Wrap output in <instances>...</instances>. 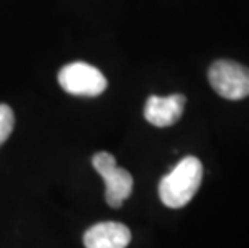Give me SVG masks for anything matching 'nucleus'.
I'll use <instances>...</instances> for the list:
<instances>
[{
	"mask_svg": "<svg viewBox=\"0 0 249 248\" xmlns=\"http://www.w3.org/2000/svg\"><path fill=\"white\" fill-rule=\"evenodd\" d=\"M203 181V165L196 156H185L160 182V198L167 208H183L193 200Z\"/></svg>",
	"mask_w": 249,
	"mask_h": 248,
	"instance_id": "nucleus-1",
	"label": "nucleus"
},
{
	"mask_svg": "<svg viewBox=\"0 0 249 248\" xmlns=\"http://www.w3.org/2000/svg\"><path fill=\"white\" fill-rule=\"evenodd\" d=\"M92 165L107 184V191H105L107 203L111 208H121V205L130 197L132 189H134L132 174L116 165V158L108 152L95 153Z\"/></svg>",
	"mask_w": 249,
	"mask_h": 248,
	"instance_id": "nucleus-2",
	"label": "nucleus"
},
{
	"mask_svg": "<svg viewBox=\"0 0 249 248\" xmlns=\"http://www.w3.org/2000/svg\"><path fill=\"white\" fill-rule=\"evenodd\" d=\"M58 82L63 91L77 97H98L108 86L103 73L84 61H74L63 66L58 75Z\"/></svg>",
	"mask_w": 249,
	"mask_h": 248,
	"instance_id": "nucleus-3",
	"label": "nucleus"
},
{
	"mask_svg": "<svg viewBox=\"0 0 249 248\" xmlns=\"http://www.w3.org/2000/svg\"><path fill=\"white\" fill-rule=\"evenodd\" d=\"M209 82L220 97L241 100L249 97V68L231 60H217L209 68Z\"/></svg>",
	"mask_w": 249,
	"mask_h": 248,
	"instance_id": "nucleus-4",
	"label": "nucleus"
},
{
	"mask_svg": "<svg viewBox=\"0 0 249 248\" xmlns=\"http://www.w3.org/2000/svg\"><path fill=\"white\" fill-rule=\"evenodd\" d=\"M185 102L187 98L182 94H174L169 97L151 95L146 100L143 114L148 123L156 128H169L182 118Z\"/></svg>",
	"mask_w": 249,
	"mask_h": 248,
	"instance_id": "nucleus-5",
	"label": "nucleus"
},
{
	"mask_svg": "<svg viewBox=\"0 0 249 248\" xmlns=\"http://www.w3.org/2000/svg\"><path fill=\"white\" fill-rule=\"evenodd\" d=\"M130 240V229L116 221L98 223L84 234L86 248H125Z\"/></svg>",
	"mask_w": 249,
	"mask_h": 248,
	"instance_id": "nucleus-6",
	"label": "nucleus"
},
{
	"mask_svg": "<svg viewBox=\"0 0 249 248\" xmlns=\"http://www.w3.org/2000/svg\"><path fill=\"white\" fill-rule=\"evenodd\" d=\"M15 114L13 110L5 103H0V147L5 144L10 134L13 133Z\"/></svg>",
	"mask_w": 249,
	"mask_h": 248,
	"instance_id": "nucleus-7",
	"label": "nucleus"
}]
</instances>
